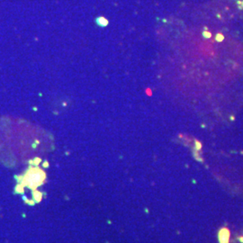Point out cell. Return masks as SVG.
<instances>
[{
    "instance_id": "cell-1",
    "label": "cell",
    "mask_w": 243,
    "mask_h": 243,
    "mask_svg": "<svg viewBox=\"0 0 243 243\" xmlns=\"http://www.w3.org/2000/svg\"><path fill=\"white\" fill-rule=\"evenodd\" d=\"M230 231L227 228H222L219 231V241L220 243H229L230 240Z\"/></svg>"
},
{
    "instance_id": "cell-2",
    "label": "cell",
    "mask_w": 243,
    "mask_h": 243,
    "mask_svg": "<svg viewBox=\"0 0 243 243\" xmlns=\"http://www.w3.org/2000/svg\"><path fill=\"white\" fill-rule=\"evenodd\" d=\"M104 23L106 24H107V21H106L105 19H104V18H103V21H100V20L98 19V24H99L100 25H103V26H104Z\"/></svg>"
}]
</instances>
